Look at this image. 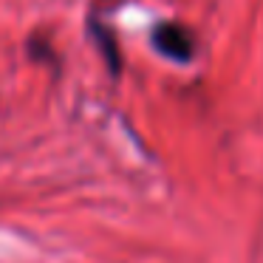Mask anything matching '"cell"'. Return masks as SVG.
I'll return each mask as SVG.
<instances>
[{
    "label": "cell",
    "mask_w": 263,
    "mask_h": 263,
    "mask_svg": "<svg viewBox=\"0 0 263 263\" xmlns=\"http://www.w3.org/2000/svg\"><path fill=\"white\" fill-rule=\"evenodd\" d=\"M150 43L156 46V51L161 57L173 60V63L195 60V34L184 23H176V20L156 23V29L150 31Z\"/></svg>",
    "instance_id": "cell-1"
},
{
    "label": "cell",
    "mask_w": 263,
    "mask_h": 263,
    "mask_svg": "<svg viewBox=\"0 0 263 263\" xmlns=\"http://www.w3.org/2000/svg\"><path fill=\"white\" fill-rule=\"evenodd\" d=\"M29 54H31L34 60H54L51 46H48L43 37H31V40H29Z\"/></svg>",
    "instance_id": "cell-3"
},
{
    "label": "cell",
    "mask_w": 263,
    "mask_h": 263,
    "mask_svg": "<svg viewBox=\"0 0 263 263\" xmlns=\"http://www.w3.org/2000/svg\"><path fill=\"white\" fill-rule=\"evenodd\" d=\"M88 31H91V37H93V43H97V48H99V54H102L108 71L116 77V74L122 71V51H119V43H116L114 31H110L105 23H99L97 17H91Z\"/></svg>",
    "instance_id": "cell-2"
}]
</instances>
